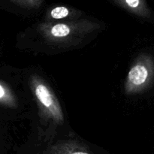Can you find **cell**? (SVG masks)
<instances>
[{"label": "cell", "mask_w": 154, "mask_h": 154, "mask_svg": "<svg viewBox=\"0 0 154 154\" xmlns=\"http://www.w3.org/2000/svg\"><path fill=\"white\" fill-rule=\"evenodd\" d=\"M154 83V59L150 55H143L128 74L130 92L137 93L146 90Z\"/></svg>", "instance_id": "6da1fadb"}, {"label": "cell", "mask_w": 154, "mask_h": 154, "mask_svg": "<svg viewBox=\"0 0 154 154\" xmlns=\"http://www.w3.org/2000/svg\"><path fill=\"white\" fill-rule=\"evenodd\" d=\"M72 29L69 25L65 23H58L53 26L50 30L51 36L55 38H63L70 35Z\"/></svg>", "instance_id": "5b68a950"}, {"label": "cell", "mask_w": 154, "mask_h": 154, "mask_svg": "<svg viewBox=\"0 0 154 154\" xmlns=\"http://www.w3.org/2000/svg\"><path fill=\"white\" fill-rule=\"evenodd\" d=\"M129 11L144 18L151 17L152 12L146 0H116Z\"/></svg>", "instance_id": "3957f363"}, {"label": "cell", "mask_w": 154, "mask_h": 154, "mask_svg": "<svg viewBox=\"0 0 154 154\" xmlns=\"http://www.w3.org/2000/svg\"><path fill=\"white\" fill-rule=\"evenodd\" d=\"M50 154H91L87 150L77 145H67L56 147L51 151Z\"/></svg>", "instance_id": "277c9868"}, {"label": "cell", "mask_w": 154, "mask_h": 154, "mask_svg": "<svg viewBox=\"0 0 154 154\" xmlns=\"http://www.w3.org/2000/svg\"><path fill=\"white\" fill-rule=\"evenodd\" d=\"M12 1L17 3H21V4L32 5V0H12Z\"/></svg>", "instance_id": "ba28073f"}, {"label": "cell", "mask_w": 154, "mask_h": 154, "mask_svg": "<svg viewBox=\"0 0 154 154\" xmlns=\"http://www.w3.org/2000/svg\"><path fill=\"white\" fill-rule=\"evenodd\" d=\"M13 102V96L10 90L4 83L0 81V104L2 105H11Z\"/></svg>", "instance_id": "8992f818"}, {"label": "cell", "mask_w": 154, "mask_h": 154, "mask_svg": "<svg viewBox=\"0 0 154 154\" xmlns=\"http://www.w3.org/2000/svg\"><path fill=\"white\" fill-rule=\"evenodd\" d=\"M69 10L64 6H59L53 8L51 11V16L54 19H62L69 16Z\"/></svg>", "instance_id": "52a82bcc"}, {"label": "cell", "mask_w": 154, "mask_h": 154, "mask_svg": "<svg viewBox=\"0 0 154 154\" xmlns=\"http://www.w3.org/2000/svg\"><path fill=\"white\" fill-rule=\"evenodd\" d=\"M42 2V0H32V5H35Z\"/></svg>", "instance_id": "9c48e42d"}, {"label": "cell", "mask_w": 154, "mask_h": 154, "mask_svg": "<svg viewBox=\"0 0 154 154\" xmlns=\"http://www.w3.org/2000/svg\"><path fill=\"white\" fill-rule=\"evenodd\" d=\"M34 90L38 100L45 107V109L48 110V112L57 121H63V115L60 104L50 89L43 83L38 82L35 83Z\"/></svg>", "instance_id": "7a4b0ae2"}]
</instances>
